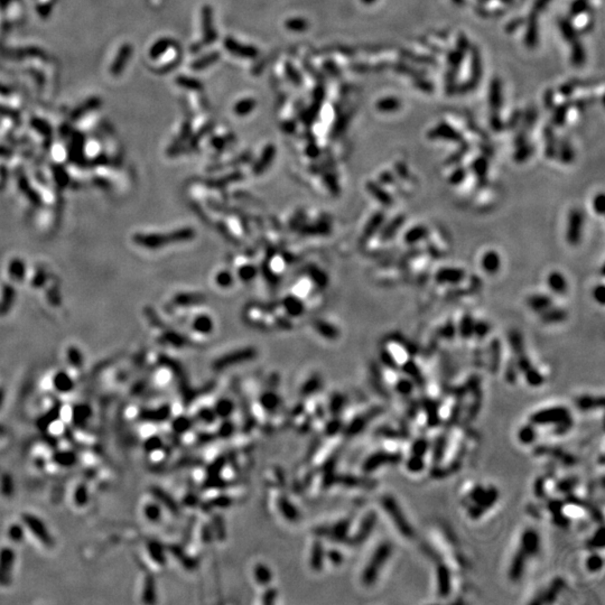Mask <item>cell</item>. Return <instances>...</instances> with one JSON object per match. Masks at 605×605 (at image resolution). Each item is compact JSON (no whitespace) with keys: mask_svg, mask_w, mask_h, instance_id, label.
<instances>
[{"mask_svg":"<svg viewBox=\"0 0 605 605\" xmlns=\"http://www.w3.org/2000/svg\"><path fill=\"white\" fill-rule=\"evenodd\" d=\"M584 228V213L581 209L570 210L567 217L566 227V241L570 246H578L583 237Z\"/></svg>","mask_w":605,"mask_h":605,"instance_id":"1","label":"cell"},{"mask_svg":"<svg viewBox=\"0 0 605 605\" xmlns=\"http://www.w3.org/2000/svg\"><path fill=\"white\" fill-rule=\"evenodd\" d=\"M22 520L24 522V527L32 532V535L38 541H41L46 547H52L54 545V539L51 536V532L48 531L45 523L41 519H38L34 515L25 514L22 515Z\"/></svg>","mask_w":605,"mask_h":605,"instance_id":"2","label":"cell"},{"mask_svg":"<svg viewBox=\"0 0 605 605\" xmlns=\"http://www.w3.org/2000/svg\"><path fill=\"white\" fill-rule=\"evenodd\" d=\"M14 562V550L9 547H2L0 549V585H7L10 582Z\"/></svg>","mask_w":605,"mask_h":605,"instance_id":"3","label":"cell"},{"mask_svg":"<svg viewBox=\"0 0 605 605\" xmlns=\"http://www.w3.org/2000/svg\"><path fill=\"white\" fill-rule=\"evenodd\" d=\"M224 47L228 52L231 53V54L239 56V57H243V59H255V57H257L259 54L258 48H256L251 45L241 44L232 37L225 38Z\"/></svg>","mask_w":605,"mask_h":605,"instance_id":"4","label":"cell"},{"mask_svg":"<svg viewBox=\"0 0 605 605\" xmlns=\"http://www.w3.org/2000/svg\"><path fill=\"white\" fill-rule=\"evenodd\" d=\"M465 278V271L457 267L440 268L436 273L435 279L438 284L457 285Z\"/></svg>","mask_w":605,"mask_h":605,"instance_id":"5","label":"cell"},{"mask_svg":"<svg viewBox=\"0 0 605 605\" xmlns=\"http://www.w3.org/2000/svg\"><path fill=\"white\" fill-rule=\"evenodd\" d=\"M202 26H203V44H213L216 40V33L213 26L212 8L204 6L202 9Z\"/></svg>","mask_w":605,"mask_h":605,"instance_id":"6","label":"cell"},{"mask_svg":"<svg viewBox=\"0 0 605 605\" xmlns=\"http://www.w3.org/2000/svg\"><path fill=\"white\" fill-rule=\"evenodd\" d=\"M406 217L403 214H399V216L392 217L391 220H390L388 223L382 225V228L380 229V240L384 241V242H387V241L392 240L396 235L398 233V231L403 228V225L405 224Z\"/></svg>","mask_w":605,"mask_h":605,"instance_id":"7","label":"cell"},{"mask_svg":"<svg viewBox=\"0 0 605 605\" xmlns=\"http://www.w3.org/2000/svg\"><path fill=\"white\" fill-rule=\"evenodd\" d=\"M386 221V216L384 212H377L374 213L372 216H371V219L367 222L365 231L362 233V238L361 241L363 243H366L369 241L372 237L380 231V229L382 228V225H384Z\"/></svg>","mask_w":605,"mask_h":605,"instance_id":"8","label":"cell"},{"mask_svg":"<svg viewBox=\"0 0 605 605\" xmlns=\"http://www.w3.org/2000/svg\"><path fill=\"white\" fill-rule=\"evenodd\" d=\"M481 266L488 275H495L501 268L500 255L495 250L486 251L481 259Z\"/></svg>","mask_w":605,"mask_h":605,"instance_id":"9","label":"cell"},{"mask_svg":"<svg viewBox=\"0 0 605 605\" xmlns=\"http://www.w3.org/2000/svg\"><path fill=\"white\" fill-rule=\"evenodd\" d=\"M385 505H386L387 510H388L389 514L391 515V516H393V521L396 522L397 527L399 528L400 531L403 532L405 536H407V537H411L412 531L411 529V527H409V523L407 524V522H406V520H405V518L403 517V514H401L400 510H398L397 505L394 504L393 501L390 499V500L387 501Z\"/></svg>","mask_w":605,"mask_h":605,"instance_id":"10","label":"cell"},{"mask_svg":"<svg viewBox=\"0 0 605 605\" xmlns=\"http://www.w3.org/2000/svg\"><path fill=\"white\" fill-rule=\"evenodd\" d=\"M547 285L549 289L557 295H562L568 288L567 279L560 271H551L547 277Z\"/></svg>","mask_w":605,"mask_h":605,"instance_id":"11","label":"cell"},{"mask_svg":"<svg viewBox=\"0 0 605 605\" xmlns=\"http://www.w3.org/2000/svg\"><path fill=\"white\" fill-rule=\"evenodd\" d=\"M367 190L376 200L384 206H391L393 204V198L380 184L369 182L367 184Z\"/></svg>","mask_w":605,"mask_h":605,"instance_id":"12","label":"cell"},{"mask_svg":"<svg viewBox=\"0 0 605 605\" xmlns=\"http://www.w3.org/2000/svg\"><path fill=\"white\" fill-rule=\"evenodd\" d=\"M568 314L564 308L550 306L546 311L540 313V320L545 324H558L567 320Z\"/></svg>","mask_w":605,"mask_h":605,"instance_id":"13","label":"cell"},{"mask_svg":"<svg viewBox=\"0 0 605 605\" xmlns=\"http://www.w3.org/2000/svg\"><path fill=\"white\" fill-rule=\"evenodd\" d=\"M528 306L536 313H542L553 306V298L546 294H535L528 298Z\"/></svg>","mask_w":605,"mask_h":605,"instance_id":"14","label":"cell"},{"mask_svg":"<svg viewBox=\"0 0 605 605\" xmlns=\"http://www.w3.org/2000/svg\"><path fill=\"white\" fill-rule=\"evenodd\" d=\"M427 236L428 229L426 227H424V225H415V227L411 228L405 233L404 240L409 246H412V244H416L420 242L422 240L426 239Z\"/></svg>","mask_w":605,"mask_h":605,"instance_id":"15","label":"cell"},{"mask_svg":"<svg viewBox=\"0 0 605 605\" xmlns=\"http://www.w3.org/2000/svg\"><path fill=\"white\" fill-rule=\"evenodd\" d=\"M474 323H475V321L473 320V317L471 315L463 316V319L459 321L457 332L463 339L472 338L474 333Z\"/></svg>","mask_w":605,"mask_h":605,"instance_id":"16","label":"cell"},{"mask_svg":"<svg viewBox=\"0 0 605 605\" xmlns=\"http://www.w3.org/2000/svg\"><path fill=\"white\" fill-rule=\"evenodd\" d=\"M220 59V54L217 52H213L210 53V54H206L205 56H203L202 59H198L191 64V67H192V70L195 71H201L204 70L210 65H212L216 62L217 60Z\"/></svg>","mask_w":605,"mask_h":605,"instance_id":"17","label":"cell"},{"mask_svg":"<svg viewBox=\"0 0 605 605\" xmlns=\"http://www.w3.org/2000/svg\"><path fill=\"white\" fill-rule=\"evenodd\" d=\"M256 106H257V102H256L254 99L251 98H247V99H242V100H240L237 105L235 106V108H233V111H235V113L237 116H247L251 112L252 110L256 108Z\"/></svg>","mask_w":605,"mask_h":605,"instance_id":"18","label":"cell"},{"mask_svg":"<svg viewBox=\"0 0 605 605\" xmlns=\"http://www.w3.org/2000/svg\"><path fill=\"white\" fill-rule=\"evenodd\" d=\"M176 83H177L179 86H182L184 87V89H187V90L198 91V90L203 89V84L198 81V80L189 78V76H186V75H179L178 78L176 79Z\"/></svg>","mask_w":605,"mask_h":605,"instance_id":"19","label":"cell"},{"mask_svg":"<svg viewBox=\"0 0 605 605\" xmlns=\"http://www.w3.org/2000/svg\"><path fill=\"white\" fill-rule=\"evenodd\" d=\"M509 342H510V346L512 348V351L515 352L516 354L520 353V352L524 351V346H523V339L522 335L520 334L519 331L514 330L509 333Z\"/></svg>","mask_w":605,"mask_h":605,"instance_id":"20","label":"cell"},{"mask_svg":"<svg viewBox=\"0 0 605 605\" xmlns=\"http://www.w3.org/2000/svg\"><path fill=\"white\" fill-rule=\"evenodd\" d=\"M286 27L293 32H304L308 28V22L304 18H290L286 22Z\"/></svg>","mask_w":605,"mask_h":605,"instance_id":"21","label":"cell"},{"mask_svg":"<svg viewBox=\"0 0 605 605\" xmlns=\"http://www.w3.org/2000/svg\"><path fill=\"white\" fill-rule=\"evenodd\" d=\"M490 324L486 323L485 321H477L474 323V333L473 335H475L477 339H484L486 335L490 333Z\"/></svg>","mask_w":605,"mask_h":605,"instance_id":"22","label":"cell"},{"mask_svg":"<svg viewBox=\"0 0 605 605\" xmlns=\"http://www.w3.org/2000/svg\"><path fill=\"white\" fill-rule=\"evenodd\" d=\"M604 208H605V196L603 193H600V194H597L594 197V200H593V210H594V212L596 214L602 216V214H604Z\"/></svg>","mask_w":605,"mask_h":605,"instance_id":"23","label":"cell"},{"mask_svg":"<svg viewBox=\"0 0 605 605\" xmlns=\"http://www.w3.org/2000/svg\"><path fill=\"white\" fill-rule=\"evenodd\" d=\"M440 335L443 336V338L445 339H453L455 333L457 332V328L455 326L454 323H452V322H447V323L444 325V326L440 328Z\"/></svg>","mask_w":605,"mask_h":605,"instance_id":"24","label":"cell"},{"mask_svg":"<svg viewBox=\"0 0 605 605\" xmlns=\"http://www.w3.org/2000/svg\"><path fill=\"white\" fill-rule=\"evenodd\" d=\"M172 45H173V42H172L171 40H162L159 43H157L154 47H152L151 54L154 56L162 54V53L167 51V48L171 47Z\"/></svg>","mask_w":605,"mask_h":605,"instance_id":"25","label":"cell"},{"mask_svg":"<svg viewBox=\"0 0 605 605\" xmlns=\"http://www.w3.org/2000/svg\"><path fill=\"white\" fill-rule=\"evenodd\" d=\"M466 174L468 173H466V171L464 170V168H458V170H456L453 174H452V176L450 177V183L452 184V185H459V184H461L466 178Z\"/></svg>","mask_w":605,"mask_h":605,"instance_id":"26","label":"cell"},{"mask_svg":"<svg viewBox=\"0 0 605 605\" xmlns=\"http://www.w3.org/2000/svg\"><path fill=\"white\" fill-rule=\"evenodd\" d=\"M9 537L13 541H21L22 539V526H18V524L11 526L9 529Z\"/></svg>","mask_w":605,"mask_h":605,"instance_id":"27","label":"cell"},{"mask_svg":"<svg viewBox=\"0 0 605 605\" xmlns=\"http://www.w3.org/2000/svg\"><path fill=\"white\" fill-rule=\"evenodd\" d=\"M593 297L594 300L600 302L601 305H604L605 302V287L604 285H599L593 289Z\"/></svg>","mask_w":605,"mask_h":605,"instance_id":"28","label":"cell"},{"mask_svg":"<svg viewBox=\"0 0 605 605\" xmlns=\"http://www.w3.org/2000/svg\"><path fill=\"white\" fill-rule=\"evenodd\" d=\"M286 72H287V75H288V78L292 80V82H294L296 86H300V84L302 83V78L300 76V74H298V72L295 70V67L293 66V65H289V64L287 65Z\"/></svg>","mask_w":605,"mask_h":605,"instance_id":"29","label":"cell"},{"mask_svg":"<svg viewBox=\"0 0 605 605\" xmlns=\"http://www.w3.org/2000/svg\"><path fill=\"white\" fill-rule=\"evenodd\" d=\"M216 281H217V284L221 285V286H224V287L230 286V285H231V281H232L231 275H230V273H227V271H222V273H220L219 275H217Z\"/></svg>","mask_w":605,"mask_h":605,"instance_id":"30","label":"cell"},{"mask_svg":"<svg viewBox=\"0 0 605 605\" xmlns=\"http://www.w3.org/2000/svg\"><path fill=\"white\" fill-rule=\"evenodd\" d=\"M397 388H398V391H400L403 393H409L411 391L412 384L411 382V380H407V379H401V380L397 384Z\"/></svg>","mask_w":605,"mask_h":605,"instance_id":"31","label":"cell"}]
</instances>
